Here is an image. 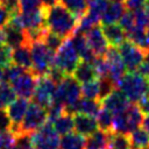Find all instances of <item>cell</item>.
<instances>
[{
  "mask_svg": "<svg viewBox=\"0 0 149 149\" xmlns=\"http://www.w3.org/2000/svg\"><path fill=\"white\" fill-rule=\"evenodd\" d=\"M78 22L79 19L61 3L45 9L47 29L64 38L70 37L77 30Z\"/></svg>",
  "mask_w": 149,
  "mask_h": 149,
  "instance_id": "1",
  "label": "cell"
},
{
  "mask_svg": "<svg viewBox=\"0 0 149 149\" xmlns=\"http://www.w3.org/2000/svg\"><path fill=\"white\" fill-rule=\"evenodd\" d=\"M119 88L130 102H137L149 93V80L136 71L126 72L118 83Z\"/></svg>",
  "mask_w": 149,
  "mask_h": 149,
  "instance_id": "2",
  "label": "cell"
},
{
  "mask_svg": "<svg viewBox=\"0 0 149 149\" xmlns=\"http://www.w3.org/2000/svg\"><path fill=\"white\" fill-rule=\"evenodd\" d=\"M30 51H31V71L37 76L41 77L47 74L50 68L54 65L55 52L51 51L42 40H37L30 43Z\"/></svg>",
  "mask_w": 149,
  "mask_h": 149,
  "instance_id": "3",
  "label": "cell"
},
{
  "mask_svg": "<svg viewBox=\"0 0 149 149\" xmlns=\"http://www.w3.org/2000/svg\"><path fill=\"white\" fill-rule=\"evenodd\" d=\"M47 121H48V112H47V109L33 101L31 104H29L28 109L26 112V115H24L21 125L16 129H13L12 132L15 135L19 134V133L33 134L40 127H42Z\"/></svg>",
  "mask_w": 149,
  "mask_h": 149,
  "instance_id": "4",
  "label": "cell"
},
{
  "mask_svg": "<svg viewBox=\"0 0 149 149\" xmlns=\"http://www.w3.org/2000/svg\"><path fill=\"white\" fill-rule=\"evenodd\" d=\"M79 62H80V57L76 51L71 42V38L66 37L63 44L61 45V48L55 52L54 65L59 68L64 73L72 74Z\"/></svg>",
  "mask_w": 149,
  "mask_h": 149,
  "instance_id": "5",
  "label": "cell"
},
{
  "mask_svg": "<svg viewBox=\"0 0 149 149\" xmlns=\"http://www.w3.org/2000/svg\"><path fill=\"white\" fill-rule=\"evenodd\" d=\"M81 97V86L73 78V76H66L61 83L57 84L54 101L63 104L65 107L73 105Z\"/></svg>",
  "mask_w": 149,
  "mask_h": 149,
  "instance_id": "6",
  "label": "cell"
},
{
  "mask_svg": "<svg viewBox=\"0 0 149 149\" xmlns=\"http://www.w3.org/2000/svg\"><path fill=\"white\" fill-rule=\"evenodd\" d=\"M34 149H58L59 134L55 130L52 122L48 120L42 127L31 134Z\"/></svg>",
  "mask_w": 149,
  "mask_h": 149,
  "instance_id": "7",
  "label": "cell"
},
{
  "mask_svg": "<svg viewBox=\"0 0 149 149\" xmlns=\"http://www.w3.org/2000/svg\"><path fill=\"white\" fill-rule=\"evenodd\" d=\"M118 49L126 66V70L128 71H136L141 63L144 61L146 50H143L142 48L137 47L128 40H125L118 47Z\"/></svg>",
  "mask_w": 149,
  "mask_h": 149,
  "instance_id": "8",
  "label": "cell"
},
{
  "mask_svg": "<svg viewBox=\"0 0 149 149\" xmlns=\"http://www.w3.org/2000/svg\"><path fill=\"white\" fill-rule=\"evenodd\" d=\"M56 87L57 84L48 74H43L38 77L35 92L33 95V101L47 109L54 101Z\"/></svg>",
  "mask_w": 149,
  "mask_h": 149,
  "instance_id": "9",
  "label": "cell"
},
{
  "mask_svg": "<svg viewBox=\"0 0 149 149\" xmlns=\"http://www.w3.org/2000/svg\"><path fill=\"white\" fill-rule=\"evenodd\" d=\"M37 78L38 77L31 70H26L15 80H13L10 85L19 97L30 99L34 95L35 87L37 84Z\"/></svg>",
  "mask_w": 149,
  "mask_h": 149,
  "instance_id": "10",
  "label": "cell"
},
{
  "mask_svg": "<svg viewBox=\"0 0 149 149\" xmlns=\"http://www.w3.org/2000/svg\"><path fill=\"white\" fill-rule=\"evenodd\" d=\"M1 29L3 36V44L8 45L10 49L20 47L22 44H28V43L30 44L26 30L14 24L12 21H8L5 26L1 27Z\"/></svg>",
  "mask_w": 149,
  "mask_h": 149,
  "instance_id": "11",
  "label": "cell"
},
{
  "mask_svg": "<svg viewBox=\"0 0 149 149\" xmlns=\"http://www.w3.org/2000/svg\"><path fill=\"white\" fill-rule=\"evenodd\" d=\"M104 56H105L106 62L108 64V77L118 85L119 80L126 73V66H125L123 61L120 56L118 47L109 45Z\"/></svg>",
  "mask_w": 149,
  "mask_h": 149,
  "instance_id": "12",
  "label": "cell"
},
{
  "mask_svg": "<svg viewBox=\"0 0 149 149\" xmlns=\"http://www.w3.org/2000/svg\"><path fill=\"white\" fill-rule=\"evenodd\" d=\"M85 36H86L90 48L95 54V56H104L106 54L109 44L100 26L95 24L94 27H92L87 33H85Z\"/></svg>",
  "mask_w": 149,
  "mask_h": 149,
  "instance_id": "13",
  "label": "cell"
},
{
  "mask_svg": "<svg viewBox=\"0 0 149 149\" xmlns=\"http://www.w3.org/2000/svg\"><path fill=\"white\" fill-rule=\"evenodd\" d=\"M28 106H29L28 99L22 98V97L15 98V99L7 106V109H6V111H7L8 116H9V119H10L12 123H13L10 130L16 129V128L21 125V122H22V120H23V118H24V115H26V112H27V109H28Z\"/></svg>",
  "mask_w": 149,
  "mask_h": 149,
  "instance_id": "14",
  "label": "cell"
},
{
  "mask_svg": "<svg viewBox=\"0 0 149 149\" xmlns=\"http://www.w3.org/2000/svg\"><path fill=\"white\" fill-rule=\"evenodd\" d=\"M101 109V101L97 99H87V98H80L77 100L73 105L65 107V111L76 114V113H83L92 116H97L99 111Z\"/></svg>",
  "mask_w": 149,
  "mask_h": 149,
  "instance_id": "15",
  "label": "cell"
},
{
  "mask_svg": "<svg viewBox=\"0 0 149 149\" xmlns=\"http://www.w3.org/2000/svg\"><path fill=\"white\" fill-rule=\"evenodd\" d=\"M73 125H74V130L85 137L92 135L94 132L99 129L95 116L83 113L73 114Z\"/></svg>",
  "mask_w": 149,
  "mask_h": 149,
  "instance_id": "16",
  "label": "cell"
},
{
  "mask_svg": "<svg viewBox=\"0 0 149 149\" xmlns=\"http://www.w3.org/2000/svg\"><path fill=\"white\" fill-rule=\"evenodd\" d=\"M130 101L127 99V97L122 93L121 90H114L111 94H108L105 99L101 100V106L111 111L113 114L120 113L125 111L129 106Z\"/></svg>",
  "mask_w": 149,
  "mask_h": 149,
  "instance_id": "17",
  "label": "cell"
},
{
  "mask_svg": "<svg viewBox=\"0 0 149 149\" xmlns=\"http://www.w3.org/2000/svg\"><path fill=\"white\" fill-rule=\"evenodd\" d=\"M71 42L76 49V51L78 52L79 57L81 58V61H85V62H93L94 58H95V54L92 51V49L90 48L88 45V42L86 40V36L84 33H80V31H74L71 36Z\"/></svg>",
  "mask_w": 149,
  "mask_h": 149,
  "instance_id": "18",
  "label": "cell"
},
{
  "mask_svg": "<svg viewBox=\"0 0 149 149\" xmlns=\"http://www.w3.org/2000/svg\"><path fill=\"white\" fill-rule=\"evenodd\" d=\"M72 76L80 84H84V83H87V81H91V80H94V79L99 78L98 72H97L93 63L85 62V61H80L78 63V65L76 66Z\"/></svg>",
  "mask_w": 149,
  "mask_h": 149,
  "instance_id": "19",
  "label": "cell"
},
{
  "mask_svg": "<svg viewBox=\"0 0 149 149\" xmlns=\"http://www.w3.org/2000/svg\"><path fill=\"white\" fill-rule=\"evenodd\" d=\"M12 63L22 66L27 70H31L33 62H31V51L29 43L12 49Z\"/></svg>",
  "mask_w": 149,
  "mask_h": 149,
  "instance_id": "20",
  "label": "cell"
},
{
  "mask_svg": "<svg viewBox=\"0 0 149 149\" xmlns=\"http://www.w3.org/2000/svg\"><path fill=\"white\" fill-rule=\"evenodd\" d=\"M126 5L123 2L118 1H109L102 16H101V23L102 24H109V23H116L126 12Z\"/></svg>",
  "mask_w": 149,
  "mask_h": 149,
  "instance_id": "21",
  "label": "cell"
},
{
  "mask_svg": "<svg viewBox=\"0 0 149 149\" xmlns=\"http://www.w3.org/2000/svg\"><path fill=\"white\" fill-rule=\"evenodd\" d=\"M101 29L108 44L112 47H119L126 40V31L116 23L102 24Z\"/></svg>",
  "mask_w": 149,
  "mask_h": 149,
  "instance_id": "22",
  "label": "cell"
},
{
  "mask_svg": "<svg viewBox=\"0 0 149 149\" xmlns=\"http://www.w3.org/2000/svg\"><path fill=\"white\" fill-rule=\"evenodd\" d=\"M86 137L77 132H70L62 135L59 141L61 149H85Z\"/></svg>",
  "mask_w": 149,
  "mask_h": 149,
  "instance_id": "23",
  "label": "cell"
},
{
  "mask_svg": "<svg viewBox=\"0 0 149 149\" xmlns=\"http://www.w3.org/2000/svg\"><path fill=\"white\" fill-rule=\"evenodd\" d=\"M109 133L98 129L92 135L86 137L85 149H108Z\"/></svg>",
  "mask_w": 149,
  "mask_h": 149,
  "instance_id": "24",
  "label": "cell"
},
{
  "mask_svg": "<svg viewBox=\"0 0 149 149\" xmlns=\"http://www.w3.org/2000/svg\"><path fill=\"white\" fill-rule=\"evenodd\" d=\"M52 122V126L55 128V130L59 134V135H64L68 134L70 132H72L74 129V125H73V114L69 113V112H64L63 114H61L58 118H56Z\"/></svg>",
  "mask_w": 149,
  "mask_h": 149,
  "instance_id": "25",
  "label": "cell"
},
{
  "mask_svg": "<svg viewBox=\"0 0 149 149\" xmlns=\"http://www.w3.org/2000/svg\"><path fill=\"white\" fill-rule=\"evenodd\" d=\"M126 38L128 41H130L132 43L136 44L137 47L142 48L143 50H148L149 49V44L147 41V33L144 28L141 27H133L130 30L126 31Z\"/></svg>",
  "mask_w": 149,
  "mask_h": 149,
  "instance_id": "26",
  "label": "cell"
},
{
  "mask_svg": "<svg viewBox=\"0 0 149 149\" xmlns=\"http://www.w3.org/2000/svg\"><path fill=\"white\" fill-rule=\"evenodd\" d=\"M130 149H147L149 148V134L142 127L136 128L129 134Z\"/></svg>",
  "mask_w": 149,
  "mask_h": 149,
  "instance_id": "27",
  "label": "cell"
},
{
  "mask_svg": "<svg viewBox=\"0 0 149 149\" xmlns=\"http://www.w3.org/2000/svg\"><path fill=\"white\" fill-rule=\"evenodd\" d=\"M59 3L78 19H80L88 8V3L86 0H59Z\"/></svg>",
  "mask_w": 149,
  "mask_h": 149,
  "instance_id": "28",
  "label": "cell"
},
{
  "mask_svg": "<svg viewBox=\"0 0 149 149\" xmlns=\"http://www.w3.org/2000/svg\"><path fill=\"white\" fill-rule=\"evenodd\" d=\"M95 119H97L99 129H101V130H104L106 133H111L112 132L114 114L111 111H108L107 108H105V107L101 106V109L99 111V113L95 116Z\"/></svg>",
  "mask_w": 149,
  "mask_h": 149,
  "instance_id": "29",
  "label": "cell"
},
{
  "mask_svg": "<svg viewBox=\"0 0 149 149\" xmlns=\"http://www.w3.org/2000/svg\"><path fill=\"white\" fill-rule=\"evenodd\" d=\"M108 149H130L129 135L111 132L109 133Z\"/></svg>",
  "mask_w": 149,
  "mask_h": 149,
  "instance_id": "30",
  "label": "cell"
},
{
  "mask_svg": "<svg viewBox=\"0 0 149 149\" xmlns=\"http://www.w3.org/2000/svg\"><path fill=\"white\" fill-rule=\"evenodd\" d=\"M16 97V93L12 85L7 81L0 83V108L7 107Z\"/></svg>",
  "mask_w": 149,
  "mask_h": 149,
  "instance_id": "31",
  "label": "cell"
},
{
  "mask_svg": "<svg viewBox=\"0 0 149 149\" xmlns=\"http://www.w3.org/2000/svg\"><path fill=\"white\" fill-rule=\"evenodd\" d=\"M41 40H42V42H43L51 51L56 52V51L61 48V45L63 44V42H64L65 38L47 29V30L44 31V34H43V36H42Z\"/></svg>",
  "mask_w": 149,
  "mask_h": 149,
  "instance_id": "32",
  "label": "cell"
},
{
  "mask_svg": "<svg viewBox=\"0 0 149 149\" xmlns=\"http://www.w3.org/2000/svg\"><path fill=\"white\" fill-rule=\"evenodd\" d=\"M81 97L99 100V78L81 84Z\"/></svg>",
  "mask_w": 149,
  "mask_h": 149,
  "instance_id": "33",
  "label": "cell"
},
{
  "mask_svg": "<svg viewBox=\"0 0 149 149\" xmlns=\"http://www.w3.org/2000/svg\"><path fill=\"white\" fill-rule=\"evenodd\" d=\"M116 87V84L108 77H99V100L101 101L108 94H111Z\"/></svg>",
  "mask_w": 149,
  "mask_h": 149,
  "instance_id": "34",
  "label": "cell"
},
{
  "mask_svg": "<svg viewBox=\"0 0 149 149\" xmlns=\"http://www.w3.org/2000/svg\"><path fill=\"white\" fill-rule=\"evenodd\" d=\"M27 69L22 68V66H19L16 64H10L6 68H3V81H7V83H12L13 80H15L20 74H22Z\"/></svg>",
  "mask_w": 149,
  "mask_h": 149,
  "instance_id": "35",
  "label": "cell"
},
{
  "mask_svg": "<svg viewBox=\"0 0 149 149\" xmlns=\"http://www.w3.org/2000/svg\"><path fill=\"white\" fill-rule=\"evenodd\" d=\"M119 26L125 31H128L133 27H135V15H134V12L130 10V9H126V12L123 13V15L119 20Z\"/></svg>",
  "mask_w": 149,
  "mask_h": 149,
  "instance_id": "36",
  "label": "cell"
},
{
  "mask_svg": "<svg viewBox=\"0 0 149 149\" xmlns=\"http://www.w3.org/2000/svg\"><path fill=\"white\" fill-rule=\"evenodd\" d=\"M135 15V26L141 28H148L149 27V12L146 10V8H139L133 10Z\"/></svg>",
  "mask_w": 149,
  "mask_h": 149,
  "instance_id": "37",
  "label": "cell"
},
{
  "mask_svg": "<svg viewBox=\"0 0 149 149\" xmlns=\"http://www.w3.org/2000/svg\"><path fill=\"white\" fill-rule=\"evenodd\" d=\"M16 135L12 130L0 132V149H10L15 143Z\"/></svg>",
  "mask_w": 149,
  "mask_h": 149,
  "instance_id": "38",
  "label": "cell"
},
{
  "mask_svg": "<svg viewBox=\"0 0 149 149\" xmlns=\"http://www.w3.org/2000/svg\"><path fill=\"white\" fill-rule=\"evenodd\" d=\"M1 6L6 9V12L9 14V16H15L17 15L20 10V3L19 0H0Z\"/></svg>",
  "mask_w": 149,
  "mask_h": 149,
  "instance_id": "39",
  "label": "cell"
},
{
  "mask_svg": "<svg viewBox=\"0 0 149 149\" xmlns=\"http://www.w3.org/2000/svg\"><path fill=\"white\" fill-rule=\"evenodd\" d=\"M12 64V49L6 44H0V66L6 68Z\"/></svg>",
  "mask_w": 149,
  "mask_h": 149,
  "instance_id": "40",
  "label": "cell"
},
{
  "mask_svg": "<svg viewBox=\"0 0 149 149\" xmlns=\"http://www.w3.org/2000/svg\"><path fill=\"white\" fill-rule=\"evenodd\" d=\"M19 3H20L21 12H28V10L42 7L41 0H19Z\"/></svg>",
  "mask_w": 149,
  "mask_h": 149,
  "instance_id": "41",
  "label": "cell"
},
{
  "mask_svg": "<svg viewBox=\"0 0 149 149\" xmlns=\"http://www.w3.org/2000/svg\"><path fill=\"white\" fill-rule=\"evenodd\" d=\"M12 121L8 116V113L5 108H0V132L10 130L12 129Z\"/></svg>",
  "mask_w": 149,
  "mask_h": 149,
  "instance_id": "42",
  "label": "cell"
},
{
  "mask_svg": "<svg viewBox=\"0 0 149 149\" xmlns=\"http://www.w3.org/2000/svg\"><path fill=\"white\" fill-rule=\"evenodd\" d=\"M136 104L143 114H149V93L142 97Z\"/></svg>",
  "mask_w": 149,
  "mask_h": 149,
  "instance_id": "43",
  "label": "cell"
},
{
  "mask_svg": "<svg viewBox=\"0 0 149 149\" xmlns=\"http://www.w3.org/2000/svg\"><path fill=\"white\" fill-rule=\"evenodd\" d=\"M146 1L147 0H126V7H127V9L135 10V9L141 8Z\"/></svg>",
  "mask_w": 149,
  "mask_h": 149,
  "instance_id": "44",
  "label": "cell"
},
{
  "mask_svg": "<svg viewBox=\"0 0 149 149\" xmlns=\"http://www.w3.org/2000/svg\"><path fill=\"white\" fill-rule=\"evenodd\" d=\"M136 72H139L140 74H142L146 78H149V63H147L146 61H143L141 63V65L137 68Z\"/></svg>",
  "mask_w": 149,
  "mask_h": 149,
  "instance_id": "45",
  "label": "cell"
},
{
  "mask_svg": "<svg viewBox=\"0 0 149 149\" xmlns=\"http://www.w3.org/2000/svg\"><path fill=\"white\" fill-rule=\"evenodd\" d=\"M9 19H10L9 14L6 12V9H5V8L1 6V3H0V27L5 26V24L9 21Z\"/></svg>",
  "mask_w": 149,
  "mask_h": 149,
  "instance_id": "46",
  "label": "cell"
},
{
  "mask_svg": "<svg viewBox=\"0 0 149 149\" xmlns=\"http://www.w3.org/2000/svg\"><path fill=\"white\" fill-rule=\"evenodd\" d=\"M41 3H42V7L43 8H50L57 3H59V0H41Z\"/></svg>",
  "mask_w": 149,
  "mask_h": 149,
  "instance_id": "47",
  "label": "cell"
},
{
  "mask_svg": "<svg viewBox=\"0 0 149 149\" xmlns=\"http://www.w3.org/2000/svg\"><path fill=\"white\" fill-rule=\"evenodd\" d=\"M141 127H142L146 132H148V134H149V114H144Z\"/></svg>",
  "mask_w": 149,
  "mask_h": 149,
  "instance_id": "48",
  "label": "cell"
},
{
  "mask_svg": "<svg viewBox=\"0 0 149 149\" xmlns=\"http://www.w3.org/2000/svg\"><path fill=\"white\" fill-rule=\"evenodd\" d=\"M3 81V68L0 66V83Z\"/></svg>",
  "mask_w": 149,
  "mask_h": 149,
  "instance_id": "49",
  "label": "cell"
},
{
  "mask_svg": "<svg viewBox=\"0 0 149 149\" xmlns=\"http://www.w3.org/2000/svg\"><path fill=\"white\" fill-rule=\"evenodd\" d=\"M144 61H146L147 63H149V49H148V50H146V56H144Z\"/></svg>",
  "mask_w": 149,
  "mask_h": 149,
  "instance_id": "50",
  "label": "cell"
},
{
  "mask_svg": "<svg viewBox=\"0 0 149 149\" xmlns=\"http://www.w3.org/2000/svg\"><path fill=\"white\" fill-rule=\"evenodd\" d=\"M2 43H3V36H2V29L0 27V44H2Z\"/></svg>",
  "mask_w": 149,
  "mask_h": 149,
  "instance_id": "51",
  "label": "cell"
},
{
  "mask_svg": "<svg viewBox=\"0 0 149 149\" xmlns=\"http://www.w3.org/2000/svg\"><path fill=\"white\" fill-rule=\"evenodd\" d=\"M144 8H146L147 12H149V0H147V1L144 2Z\"/></svg>",
  "mask_w": 149,
  "mask_h": 149,
  "instance_id": "52",
  "label": "cell"
},
{
  "mask_svg": "<svg viewBox=\"0 0 149 149\" xmlns=\"http://www.w3.org/2000/svg\"><path fill=\"white\" fill-rule=\"evenodd\" d=\"M146 33H147V41H148V44H149V27L147 28V31Z\"/></svg>",
  "mask_w": 149,
  "mask_h": 149,
  "instance_id": "53",
  "label": "cell"
},
{
  "mask_svg": "<svg viewBox=\"0 0 149 149\" xmlns=\"http://www.w3.org/2000/svg\"><path fill=\"white\" fill-rule=\"evenodd\" d=\"M87 1V3L90 5V3H93V2H95V1H99V0H86Z\"/></svg>",
  "mask_w": 149,
  "mask_h": 149,
  "instance_id": "54",
  "label": "cell"
},
{
  "mask_svg": "<svg viewBox=\"0 0 149 149\" xmlns=\"http://www.w3.org/2000/svg\"><path fill=\"white\" fill-rule=\"evenodd\" d=\"M10 149H21V148H20V147H17V146H15V144H14V146H13V147H12V148H10Z\"/></svg>",
  "mask_w": 149,
  "mask_h": 149,
  "instance_id": "55",
  "label": "cell"
},
{
  "mask_svg": "<svg viewBox=\"0 0 149 149\" xmlns=\"http://www.w3.org/2000/svg\"><path fill=\"white\" fill-rule=\"evenodd\" d=\"M109 1H118V2H126V0H109Z\"/></svg>",
  "mask_w": 149,
  "mask_h": 149,
  "instance_id": "56",
  "label": "cell"
},
{
  "mask_svg": "<svg viewBox=\"0 0 149 149\" xmlns=\"http://www.w3.org/2000/svg\"><path fill=\"white\" fill-rule=\"evenodd\" d=\"M148 80H149V78H148Z\"/></svg>",
  "mask_w": 149,
  "mask_h": 149,
  "instance_id": "57",
  "label": "cell"
},
{
  "mask_svg": "<svg viewBox=\"0 0 149 149\" xmlns=\"http://www.w3.org/2000/svg\"><path fill=\"white\" fill-rule=\"evenodd\" d=\"M147 149H149V148H147Z\"/></svg>",
  "mask_w": 149,
  "mask_h": 149,
  "instance_id": "58",
  "label": "cell"
}]
</instances>
